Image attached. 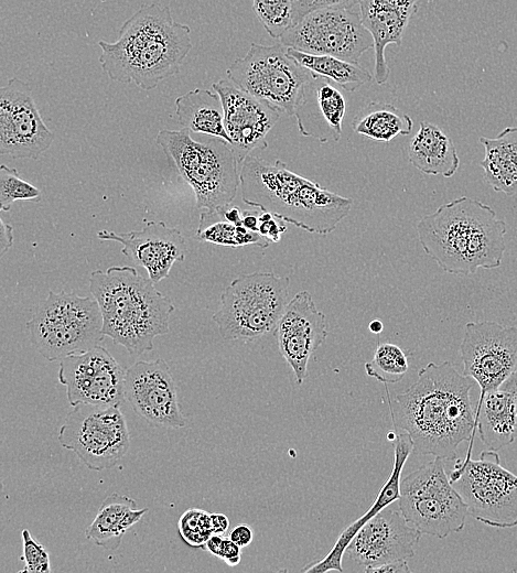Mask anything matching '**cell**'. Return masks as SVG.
Instances as JSON below:
<instances>
[{
	"label": "cell",
	"instance_id": "cell-28",
	"mask_svg": "<svg viewBox=\"0 0 517 573\" xmlns=\"http://www.w3.org/2000/svg\"><path fill=\"white\" fill-rule=\"evenodd\" d=\"M175 112L182 128L218 137L230 143L224 126L222 99L213 88H195L179 96L175 99Z\"/></svg>",
	"mask_w": 517,
	"mask_h": 573
},
{
	"label": "cell",
	"instance_id": "cell-34",
	"mask_svg": "<svg viewBox=\"0 0 517 573\" xmlns=\"http://www.w3.org/2000/svg\"><path fill=\"white\" fill-rule=\"evenodd\" d=\"M295 0H252V9L267 33L280 39L294 24Z\"/></svg>",
	"mask_w": 517,
	"mask_h": 573
},
{
	"label": "cell",
	"instance_id": "cell-8",
	"mask_svg": "<svg viewBox=\"0 0 517 573\" xmlns=\"http://www.w3.org/2000/svg\"><path fill=\"white\" fill-rule=\"evenodd\" d=\"M287 277L252 272L234 279L220 295L213 321L227 340H255L276 329L289 302Z\"/></svg>",
	"mask_w": 517,
	"mask_h": 573
},
{
	"label": "cell",
	"instance_id": "cell-11",
	"mask_svg": "<svg viewBox=\"0 0 517 573\" xmlns=\"http://www.w3.org/2000/svg\"><path fill=\"white\" fill-rule=\"evenodd\" d=\"M287 50L280 42L272 45L251 43L246 55L235 60L226 74L240 89L291 117L313 74L290 57Z\"/></svg>",
	"mask_w": 517,
	"mask_h": 573
},
{
	"label": "cell",
	"instance_id": "cell-31",
	"mask_svg": "<svg viewBox=\"0 0 517 573\" xmlns=\"http://www.w3.org/2000/svg\"><path fill=\"white\" fill-rule=\"evenodd\" d=\"M287 52L313 75L325 77L346 91H354L373 79V75L358 62L332 55L310 54L292 47H288Z\"/></svg>",
	"mask_w": 517,
	"mask_h": 573
},
{
	"label": "cell",
	"instance_id": "cell-14",
	"mask_svg": "<svg viewBox=\"0 0 517 573\" xmlns=\"http://www.w3.org/2000/svg\"><path fill=\"white\" fill-rule=\"evenodd\" d=\"M463 374L477 382L480 398L499 389L517 369V327L468 322L460 345Z\"/></svg>",
	"mask_w": 517,
	"mask_h": 573
},
{
	"label": "cell",
	"instance_id": "cell-39",
	"mask_svg": "<svg viewBox=\"0 0 517 573\" xmlns=\"http://www.w3.org/2000/svg\"><path fill=\"white\" fill-rule=\"evenodd\" d=\"M287 227L284 221L269 212L260 210L259 213V227L258 233L271 241L272 244L278 242L281 235L286 233Z\"/></svg>",
	"mask_w": 517,
	"mask_h": 573
},
{
	"label": "cell",
	"instance_id": "cell-45",
	"mask_svg": "<svg viewBox=\"0 0 517 573\" xmlns=\"http://www.w3.org/2000/svg\"><path fill=\"white\" fill-rule=\"evenodd\" d=\"M252 208V210H243L241 224L247 229L258 233L260 209Z\"/></svg>",
	"mask_w": 517,
	"mask_h": 573
},
{
	"label": "cell",
	"instance_id": "cell-48",
	"mask_svg": "<svg viewBox=\"0 0 517 573\" xmlns=\"http://www.w3.org/2000/svg\"><path fill=\"white\" fill-rule=\"evenodd\" d=\"M383 323L378 320H374L369 323L368 328L374 334H379L383 331Z\"/></svg>",
	"mask_w": 517,
	"mask_h": 573
},
{
	"label": "cell",
	"instance_id": "cell-21",
	"mask_svg": "<svg viewBox=\"0 0 517 573\" xmlns=\"http://www.w3.org/2000/svg\"><path fill=\"white\" fill-rule=\"evenodd\" d=\"M97 238L119 242L121 252L143 267L154 283L165 279L174 262L183 261L186 253L181 231L163 221L149 220L141 230L129 233L104 229L97 233Z\"/></svg>",
	"mask_w": 517,
	"mask_h": 573
},
{
	"label": "cell",
	"instance_id": "cell-13",
	"mask_svg": "<svg viewBox=\"0 0 517 573\" xmlns=\"http://www.w3.org/2000/svg\"><path fill=\"white\" fill-rule=\"evenodd\" d=\"M280 43L310 54L336 56L357 63L374 47V40L364 26L359 8L332 7L304 15L280 39Z\"/></svg>",
	"mask_w": 517,
	"mask_h": 573
},
{
	"label": "cell",
	"instance_id": "cell-29",
	"mask_svg": "<svg viewBox=\"0 0 517 573\" xmlns=\"http://www.w3.org/2000/svg\"><path fill=\"white\" fill-rule=\"evenodd\" d=\"M485 155L480 165L484 180L496 192L517 194V127L505 128L497 137H481Z\"/></svg>",
	"mask_w": 517,
	"mask_h": 573
},
{
	"label": "cell",
	"instance_id": "cell-22",
	"mask_svg": "<svg viewBox=\"0 0 517 573\" xmlns=\"http://www.w3.org/2000/svg\"><path fill=\"white\" fill-rule=\"evenodd\" d=\"M332 80L313 75L294 110L299 132L320 143L337 142L346 112V98Z\"/></svg>",
	"mask_w": 517,
	"mask_h": 573
},
{
	"label": "cell",
	"instance_id": "cell-18",
	"mask_svg": "<svg viewBox=\"0 0 517 573\" xmlns=\"http://www.w3.org/2000/svg\"><path fill=\"white\" fill-rule=\"evenodd\" d=\"M212 88L222 99L224 126L241 165L254 150L261 151L268 147L267 134L279 121L281 113L269 102L240 89L228 78L219 79Z\"/></svg>",
	"mask_w": 517,
	"mask_h": 573
},
{
	"label": "cell",
	"instance_id": "cell-37",
	"mask_svg": "<svg viewBox=\"0 0 517 573\" xmlns=\"http://www.w3.org/2000/svg\"><path fill=\"white\" fill-rule=\"evenodd\" d=\"M24 567L20 572L50 573V556L40 542H37L28 529L22 530Z\"/></svg>",
	"mask_w": 517,
	"mask_h": 573
},
{
	"label": "cell",
	"instance_id": "cell-15",
	"mask_svg": "<svg viewBox=\"0 0 517 573\" xmlns=\"http://www.w3.org/2000/svg\"><path fill=\"white\" fill-rule=\"evenodd\" d=\"M125 375L120 364L103 346L61 359L58 381L66 387L68 403L120 406L125 400Z\"/></svg>",
	"mask_w": 517,
	"mask_h": 573
},
{
	"label": "cell",
	"instance_id": "cell-47",
	"mask_svg": "<svg viewBox=\"0 0 517 573\" xmlns=\"http://www.w3.org/2000/svg\"><path fill=\"white\" fill-rule=\"evenodd\" d=\"M502 388L509 390L514 397L517 404V369L516 371L505 381ZM517 436V430H516Z\"/></svg>",
	"mask_w": 517,
	"mask_h": 573
},
{
	"label": "cell",
	"instance_id": "cell-40",
	"mask_svg": "<svg viewBox=\"0 0 517 573\" xmlns=\"http://www.w3.org/2000/svg\"><path fill=\"white\" fill-rule=\"evenodd\" d=\"M240 549L241 548L233 542L228 537H225L218 558L227 565L235 566L241 560Z\"/></svg>",
	"mask_w": 517,
	"mask_h": 573
},
{
	"label": "cell",
	"instance_id": "cell-4",
	"mask_svg": "<svg viewBox=\"0 0 517 573\" xmlns=\"http://www.w3.org/2000/svg\"><path fill=\"white\" fill-rule=\"evenodd\" d=\"M244 203L311 234L328 235L349 214L353 201L290 171L280 160L248 155L240 165Z\"/></svg>",
	"mask_w": 517,
	"mask_h": 573
},
{
	"label": "cell",
	"instance_id": "cell-44",
	"mask_svg": "<svg viewBox=\"0 0 517 573\" xmlns=\"http://www.w3.org/2000/svg\"><path fill=\"white\" fill-rule=\"evenodd\" d=\"M211 526L213 534H223L229 528V519L219 512L211 513Z\"/></svg>",
	"mask_w": 517,
	"mask_h": 573
},
{
	"label": "cell",
	"instance_id": "cell-33",
	"mask_svg": "<svg viewBox=\"0 0 517 573\" xmlns=\"http://www.w3.org/2000/svg\"><path fill=\"white\" fill-rule=\"evenodd\" d=\"M366 374L383 383L399 382L408 371L406 353L396 344L379 343L371 361L364 365Z\"/></svg>",
	"mask_w": 517,
	"mask_h": 573
},
{
	"label": "cell",
	"instance_id": "cell-17",
	"mask_svg": "<svg viewBox=\"0 0 517 573\" xmlns=\"http://www.w3.org/2000/svg\"><path fill=\"white\" fill-rule=\"evenodd\" d=\"M123 394L131 409L151 424L172 429L186 424L170 367L162 358L128 367Z\"/></svg>",
	"mask_w": 517,
	"mask_h": 573
},
{
	"label": "cell",
	"instance_id": "cell-42",
	"mask_svg": "<svg viewBox=\"0 0 517 573\" xmlns=\"http://www.w3.org/2000/svg\"><path fill=\"white\" fill-rule=\"evenodd\" d=\"M366 573H408L411 572L407 560H398L375 567H365Z\"/></svg>",
	"mask_w": 517,
	"mask_h": 573
},
{
	"label": "cell",
	"instance_id": "cell-6",
	"mask_svg": "<svg viewBox=\"0 0 517 573\" xmlns=\"http://www.w3.org/2000/svg\"><path fill=\"white\" fill-rule=\"evenodd\" d=\"M157 143L192 187L197 208L217 210L231 204L240 186V164L229 142L207 134L194 139L182 128L160 130Z\"/></svg>",
	"mask_w": 517,
	"mask_h": 573
},
{
	"label": "cell",
	"instance_id": "cell-26",
	"mask_svg": "<svg viewBox=\"0 0 517 573\" xmlns=\"http://www.w3.org/2000/svg\"><path fill=\"white\" fill-rule=\"evenodd\" d=\"M409 162L428 175L453 176L460 159L451 138L438 126L421 121L408 145Z\"/></svg>",
	"mask_w": 517,
	"mask_h": 573
},
{
	"label": "cell",
	"instance_id": "cell-35",
	"mask_svg": "<svg viewBox=\"0 0 517 573\" xmlns=\"http://www.w3.org/2000/svg\"><path fill=\"white\" fill-rule=\"evenodd\" d=\"M42 194L37 187L22 180L17 169L6 164L0 166V207L8 212L17 201H41Z\"/></svg>",
	"mask_w": 517,
	"mask_h": 573
},
{
	"label": "cell",
	"instance_id": "cell-2",
	"mask_svg": "<svg viewBox=\"0 0 517 573\" xmlns=\"http://www.w3.org/2000/svg\"><path fill=\"white\" fill-rule=\"evenodd\" d=\"M98 45L104 73L143 90L177 74L193 47L190 26L174 21L170 8L158 3L141 6L123 22L115 42Z\"/></svg>",
	"mask_w": 517,
	"mask_h": 573
},
{
	"label": "cell",
	"instance_id": "cell-5",
	"mask_svg": "<svg viewBox=\"0 0 517 573\" xmlns=\"http://www.w3.org/2000/svg\"><path fill=\"white\" fill-rule=\"evenodd\" d=\"M89 290L103 317V334L130 355L153 349V340L170 332L172 302L158 291L150 278L130 266L94 270Z\"/></svg>",
	"mask_w": 517,
	"mask_h": 573
},
{
	"label": "cell",
	"instance_id": "cell-16",
	"mask_svg": "<svg viewBox=\"0 0 517 573\" xmlns=\"http://www.w3.org/2000/svg\"><path fill=\"white\" fill-rule=\"evenodd\" d=\"M29 84L10 78L0 89V153L37 160L53 143Z\"/></svg>",
	"mask_w": 517,
	"mask_h": 573
},
{
	"label": "cell",
	"instance_id": "cell-32",
	"mask_svg": "<svg viewBox=\"0 0 517 573\" xmlns=\"http://www.w3.org/2000/svg\"><path fill=\"white\" fill-rule=\"evenodd\" d=\"M196 237L224 247H244L257 245L269 247L272 242L259 233L247 229L243 224L230 223L218 215L216 210L202 209Z\"/></svg>",
	"mask_w": 517,
	"mask_h": 573
},
{
	"label": "cell",
	"instance_id": "cell-30",
	"mask_svg": "<svg viewBox=\"0 0 517 573\" xmlns=\"http://www.w3.org/2000/svg\"><path fill=\"white\" fill-rule=\"evenodd\" d=\"M412 127L409 115L391 104L378 101L366 105L352 121L354 132L385 143L397 136L409 134Z\"/></svg>",
	"mask_w": 517,
	"mask_h": 573
},
{
	"label": "cell",
	"instance_id": "cell-38",
	"mask_svg": "<svg viewBox=\"0 0 517 573\" xmlns=\"http://www.w3.org/2000/svg\"><path fill=\"white\" fill-rule=\"evenodd\" d=\"M358 3L359 0H295L294 24L304 15L317 9L332 7L355 8L358 7Z\"/></svg>",
	"mask_w": 517,
	"mask_h": 573
},
{
	"label": "cell",
	"instance_id": "cell-27",
	"mask_svg": "<svg viewBox=\"0 0 517 573\" xmlns=\"http://www.w3.org/2000/svg\"><path fill=\"white\" fill-rule=\"evenodd\" d=\"M148 511L138 509L134 499L111 494L101 502L93 522L86 528L85 536L98 547L117 550L123 534Z\"/></svg>",
	"mask_w": 517,
	"mask_h": 573
},
{
	"label": "cell",
	"instance_id": "cell-43",
	"mask_svg": "<svg viewBox=\"0 0 517 573\" xmlns=\"http://www.w3.org/2000/svg\"><path fill=\"white\" fill-rule=\"evenodd\" d=\"M1 234H0V256L2 257L10 250L13 244L12 227L0 218Z\"/></svg>",
	"mask_w": 517,
	"mask_h": 573
},
{
	"label": "cell",
	"instance_id": "cell-41",
	"mask_svg": "<svg viewBox=\"0 0 517 573\" xmlns=\"http://www.w3.org/2000/svg\"><path fill=\"white\" fill-rule=\"evenodd\" d=\"M228 538L240 548H245L251 543L254 532L250 526L240 523L230 530Z\"/></svg>",
	"mask_w": 517,
	"mask_h": 573
},
{
	"label": "cell",
	"instance_id": "cell-7",
	"mask_svg": "<svg viewBox=\"0 0 517 573\" xmlns=\"http://www.w3.org/2000/svg\"><path fill=\"white\" fill-rule=\"evenodd\" d=\"M30 339L47 360L84 353L105 337L99 304L94 296L50 291L26 322Z\"/></svg>",
	"mask_w": 517,
	"mask_h": 573
},
{
	"label": "cell",
	"instance_id": "cell-12",
	"mask_svg": "<svg viewBox=\"0 0 517 573\" xmlns=\"http://www.w3.org/2000/svg\"><path fill=\"white\" fill-rule=\"evenodd\" d=\"M61 445L91 471L118 464L130 446V435L119 406L79 403L68 412L58 432Z\"/></svg>",
	"mask_w": 517,
	"mask_h": 573
},
{
	"label": "cell",
	"instance_id": "cell-3",
	"mask_svg": "<svg viewBox=\"0 0 517 573\" xmlns=\"http://www.w3.org/2000/svg\"><path fill=\"white\" fill-rule=\"evenodd\" d=\"M506 223L478 199L461 196L424 215L417 235L424 252L445 272L468 275L502 263Z\"/></svg>",
	"mask_w": 517,
	"mask_h": 573
},
{
	"label": "cell",
	"instance_id": "cell-36",
	"mask_svg": "<svg viewBox=\"0 0 517 573\" xmlns=\"http://www.w3.org/2000/svg\"><path fill=\"white\" fill-rule=\"evenodd\" d=\"M177 528L184 542L193 548H202L213 534L211 513L201 509H187L180 517Z\"/></svg>",
	"mask_w": 517,
	"mask_h": 573
},
{
	"label": "cell",
	"instance_id": "cell-46",
	"mask_svg": "<svg viewBox=\"0 0 517 573\" xmlns=\"http://www.w3.org/2000/svg\"><path fill=\"white\" fill-rule=\"evenodd\" d=\"M224 538L223 534H212L202 548L218 558Z\"/></svg>",
	"mask_w": 517,
	"mask_h": 573
},
{
	"label": "cell",
	"instance_id": "cell-1",
	"mask_svg": "<svg viewBox=\"0 0 517 573\" xmlns=\"http://www.w3.org/2000/svg\"><path fill=\"white\" fill-rule=\"evenodd\" d=\"M473 383L450 361L422 367L417 380L394 400L384 383L394 429L410 434L413 453L454 460L459 445L468 441L465 455L472 454L477 432L470 398Z\"/></svg>",
	"mask_w": 517,
	"mask_h": 573
},
{
	"label": "cell",
	"instance_id": "cell-19",
	"mask_svg": "<svg viewBox=\"0 0 517 573\" xmlns=\"http://www.w3.org/2000/svg\"><path fill=\"white\" fill-rule=\"evenodd\" d=\"M421 536L400 510L386 507L355 533L345 555L364 569L408 560L414 555Z\"/></svg>",
	"mask_w": 517,
	"mask_h": 573
},
{
	"label": "cell",
	"instance_id": "cell-24",
	"mask_svg": "<svg viewBox=\"0 0 517 573\" xmlns=\"http://www.w3.org/2000/svg\"><path fill=\"white\" fill-rule=\"evenodd\" d=\"M419 0H359L358 8L364 26L374 40V79L385 84L390 75L385 50L389 44L401 45L405 30L417 11Z\"/></svg>",
	"mask_w": 517,
	"mask_h": 573
},
{
	"label": "cell",
	"instance_id": "cell-25",
	"mask_svg": "<svg viewBox=\"0 0 517 573\" xmlns=\"http://www.w3.org/2000/svg\"><path fill=\"white\" fill-rule=\"evenodd\" d=\"M475 423L481 441L488 450L497 451L515 441L517 404L514 394L504 388L487 392L478 399Z\"/></svg>",
	"mask_w": 517,
	"mask_h": 573
},
{
	"label": "cell",
	"instance_id": "cell-9",
	"mask_svg": "<svg viewBox=\"0 0 517 573\" xmlns=\"http://www.w3.org/2000/svg\"><path fill=\"white\" fill-rule=\"evenodd\" d=\"M443 458L421 465L400 482L398 508L422 534L444 539L460 532L468 509L445 473Z\"/></svg>",
	"mask_w": 517,
	"mask_h": 573
},
{
	"label": "cell",
	"instance_id": "cell-20",
	"mask_svg": "<svg viewBox=\"0 0 517 573\" xmlns=\"http://www.w3.org/2000/svg\"><path fill=\"white\" fill-rule=\"evenodd\" d=\"M273 332L281 356L302 385L311 356L327 337L326 317L309 291H299L288 302Z\"/></svg>",
	"mask_w": 517,
	"mask_h": 573
},
{
	"label": "cell",
	"instance_id": "cell-10",
	"mask_svg": "<svg viewBox=\"0 0 517 573\" xmlns=\"http://www.w3.org/2000/svg\"><path fill=\"white\" fill-rule=\"evenodd\" d=\"M449 478L471 517L494 528L517 526V476L500 465L497 451L457 458Z\"/></svg>",
	"mask_w": 517,
	"mask_h": 573
},
{
	"label": "cell",
	"instance_id": "cell-23",
	"mask_svg": "<svg viewBox=\"0 0 517 573\" xmlns=\"http://www.w3.org/2000/svg\"><path fill=\"white\" fill-rule=\"evenodd\" d=\"M387 439L394 446V465L389 477L380 488L374 504L362 517L344 529L331 551L322 560L306 564L302 567V572H343V555L355 533L375 515L399 499L400 476L406 461L413 452V443L409 433L396 429L388 432Z\"/></svg>",
	"mask_w": 517,
	"mask_h": 573
}]
</instances>
